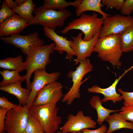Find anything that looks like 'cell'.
Instances as JSON below:
<instances>
[{
    "label": "cell",
    "mask_w": 133,
    "mask_h": 133,
    "mask_svg": "<svg viewBox=\"0 0 133 133\" xmlns=\"http://www.w3.org/2000/svg\"><path fill=\"white\" fill-rule=\"evenodd\" d=\"M94 52L102 61L108 62L119 68L122 63L120 59L123 52L119 34L111 35L99 37Z\"/></svg>",
    "instance_id": "6da1fadb"
},
{
    "label": "cell",
    "mask_w": 133,
    "mask_h": 133,
    "mask_svg": "<svg viewBox=\"0 0 133 133\" xmlns=\"http://www.w3.org/2000/svg\"><path fill=\"white\" fill-rule=\"evenodd\" d=\"M59 108L56 103L44 105H32L29 109L30 114L39 121L44 133H55L61 122V118L57 116Z\"/></svg>",
    "instance_id": "7a4b0ae2"
},
{
    "label": "cell",
    "mask_w": 133,
    "mask_h": 133,
    "mask_svg": "<svg viewBox=\"0 0 133 133\" xmlns=\"http://www.w3.org/2000/svg\"><path fill=\"white\" fill-rule=\"evenodd\" d=\"M55 46V43L44 45L26 56L24 63L27 73L22 77L26 81L27 88L29 87L31 77L35 71L38 69L46 70V66L51 62L50 56L54 52Z\"/></svg>",
    "instance_id": "3957f363"
},
{
    "label": "cell",
    "mask_w": 133,
    "mask_h": 133,
    "mask_svg": "<svg viewBox=\"0 0 133 133\" xmlns=\"http://www.w3.org/2000/svg\"><path fill=\"white\" fill-rule=\"evenodd\" d=\"M33 13L35 16L27 23L28 26L39 25L54 31L57 27L63 26L66 19L72 15L71 13L66 9L56 11L41 6L35 8Z\"/></svg>",
    "instance_id": "277c9868"
},
{
    "label": "cell",
    "mask_w": 133,
    "mask_h": 133,
    "mask_svg": "<svg viewBox=\"0 0 133 133\" xmlns=\"http://www.w3.org/2000/svg\"><path fill=\"white\" fill-rule=\"evenodd\" d=\"M103 20L102 18L98 17V14L95 12H94L92 15L83 13L79 18L74 19L69 23L60 32L63 34H65L71 30H79L84 35L83 40L89 41L91 40L96 33L101 29Z\"/></svg>",
    "instance_id": "5b68a950"
},
{
    "label": "cell",
    "mask_w": 133,
    "mask_h": 133,
    "mask_svg": "<svg viewBox=\"0 0 133 133\" xmlns=\"http://www.w3.org/2000/svg\"><path fill=\"white\" fill-rule=\"evenodd\" d=\"M93 68L90 60L86 58L80 63L75 70L69 72L67 77L72 79L73 84L68 91L63 96L61 100L62 102L70 105L75 99L80 98V86L88 78H86L83 81L82 80L86 74L93 70Z\"/></svg>",
    "instance_id": "8992f818"
},
{
    "label": "cell",
    "mask_w": 133,
    "mask_h": 133,
    "mask_svg": "<svg viewBox=\"0 0 133 133\" xmlns=\"http://www.w3.org/2000/svg\"><path fill=\"white\" fill-rule=\"evenodd\" d=\"M29 110L26 106L18 105L7 113L4 123L6 133H22L25 131L29 117Z\"/></svg>",
    "instance_id": "52a82bcc"
},
{
    "label": "cell",
    "mask_w": 133,
    "mask_h": 133,
    "mask_svg": "<svg viewBox=\"0 0 133 133\" xmlns=\"http://www.w3.org/2000/svg\"><path fill=\"white\" fill-rule=\"evenodd\" d=\"M38 33L35 32L26 35L17 34L5 37H0L4 42L11 44L20 49L24 54L28 55L39 47L44 45V41L38 37Z\"/></svg>",
    "instance_id": "ba28073f"
},
{
    "label": "cell",
    "mask_w": 133,
    "mask_h": 133,
    "mask_svg": "<svg viewBox=\"0 0 133 133\" xmlns=\"http://www.w3.org/2000/svg\"><path fill=\"white\" fill-rule=\"evenodd\" d=\"M133 26V17L120 15L110 16L104 20L99 37L111 35L119 34Z\"/></svg>",
    "instance_id": "9c48e42d"
},
{
    "label": "cell",
    "mask_w": 133,
    "mask_h": 133,
    "mask_svg": "<svg viewBox=\"0 0 133 133\" xmlns=\"http://www.w3.org/2000/svg\"><path fill=\"white\" fill-rule=\"evenodd\" d=\"M101 30V29H100ZM100 30L98 31L93 37L89 41H85L82 39L83 33H79L76 36H72L70 47L76 54L77 58L75 65H77L87 57H90L94 52V48L99 38Z\"/></svg>",
    "instance_id": "30bf717a"
},
{
    "label": "cell",
    "mask_w": 133,
    "mask_h": 133,
    "mask_svg": "<svg viewBox=\"0 0 133 133\" xmlns=\"http://www.w3.org/2000/svg\"><path fill=\"white\" fill-rule=\"evenodd\" d=\"M34 77L31 82L29 88L31 94L27 104L26 105L29 110L32 105L38 92L47 84L57 81L61 74L58 72L53 71L48 73L46 70L38 69L33 73Z\"/></svg>",
    "instance_id": "8fae6325"
},
{
    "label": "cell",
    "mask_w": 133,
    "mask_h": 133,
    "mask_svg": "<svg viewBox=\"0 0 133 133\" xmlns=\"http://www.w3.org/2000/svg\"><path fill=\"white\" fill-rule=\"evenodd\" d=\"M63 87L62 83L57 81L47 84L38 92L32 105L38 106L56 103L64 96Z\"/></svg>",
    "instance_id": "7c38bea8"
},
{
    "label": "cell",
    "mask_w": 133,
    "mask_h": 133,
    "mask_svg": "<svg viewBox=\"0 0 133 133\" xmlns=\"http://www.w3.org/2000/svg\"><path fill=\"white\" fill-rule=\"evenodd\" d=\"M67 120L60 128V131L65 133L72 132H80L84 129L95 128L96 123L88 116H85L82 110L79 111L75 115L70 114Z\"/></svg>",
    "instance_id": "4fadbf2b"
},
{
    "label": "cell",
    "mask_w": 133,
    "mask_h": 133,
    "mask_svg": "<svg viewBox=\"0 0 133 133\" xmlns=\"http://www.w3.org/2000/svg\"><path fill=\"white\" fill-rule=\"evenodd\" d=\"M27 22L19 15H14L0 25V36H8L19 34L27 26Z\"/></svg>",
    "instance_id": "5bb4252c"
},
{
    "label": "cell",
    "mask_w": 133,
    "mask_h": 133,
    "mask_svg": "<svg viewBox=\"0 0 133 133\" xmlns=\"http://www.w3.org/2000/svg\"><path fill=\"white\" fill-rule=\"evenodd\" d=\"M43 30L45 35L54 41L55 44L54 50L58 51L59 53L62 54L64 51L66 53V58L69 60H72L76 54L70 47L71 40H67L66 38L58 35L54 30L46 27H44Z\"/></svg>",
    "instance_id": "9a60e30c"
},
{
    "label": "cell",
    "mask_w": 133,
    "mask_h": 133,
    "mask_svg": "<svg viewBox=\"0 0 133 133\" xmlns=\"http://www.w3.org/2000/svg\"><path fill=\"white\" fill-rule=\"evenodd\" d=\"M130 69L125 71L124 73L120 76L118 79L116 78L112 84L106 88H102L96 85H94L88 88L87 91L88 93H96L102 94L104 98L101 100L103 102H106L108 101H112L114 104L116 102L121 101L123 100L121 96L116 91V88L118 82L127 72L130 70Z\"/></svg>",
    "instance_id": "2e32d148"
},
{
    "label": "cell",
    "mask_w": 133,
    "mask_h": 133,
    "mask_svg": "<svg viewBox=\"0 0 133 133\" xmlns=\"http://www.w3.org/2000/svg\"><path fill=\"white\" fill-rule=\"evenodd\" d=\"M22 82L19 81L5 86L0 87V90L15 96L18 100L19 105L25 106L28 102L31 90L27 88L22 87L21 86Z\"/></svg>",
    "instance_id": "e0dca14e"
},
{
    "label": "cell",
    "mask_w": 133,
    "mask_h": 133,
    "mask_svg": "<svg viewBox=\"0 0 133 133\" xmlns=\"http://www.w3.org/2000/svg\"><path fill=\"white\" fill-rule=\"evenodd\" d=\"M101 1V0H82L76 8L75 11L76 15L79 17L85 11H93L101 14L102 16V18L104 20L110 15L102 10L101 7L104 5Z\"/></svg>",
    "instance_id": "ac0fdd59"
},
{
    "label": "cell",
    "mask_w": 133,
    "mask_h": 133,
    "mask_svg": "<svg viewBox=\"0 0 133 133\" xmlns=\"http://www.w3.org/2000/svg\"><path fill=\"white\" fill-rule=\"evenodd\" d=\"M109 124V128L105 133H111L113 131L122 128L133 130V123L128 122L124 120L119 113H114L109 115L105 120Z\"/></svg>",
    "instance_id": "d6986e66"
},
{
    "label": "cell",
    "mask_w": 133,
    "mask_h": 133,
    "mask_svg": "<svg viewBox=\"0 0 133 133\" xmlns=\"http://www.w3.org/2000/svg\"><path fill=\"white\" fill-rule=\"evenodd\" d=\"M89 103L91 106L97 111L98 115L97 122L100 125H102L103 121L110 113L120 111V110H112L105 108L102 105L103 102L97 96H93L90 100Z\"/></svg>",
    "instance_id": "ffe728a7"
},
{
    "label": "cell",
    "mask_w": 133,
    "mask_h": 133,
    "mask_svg": "<svg viewBox=\"0 0 133 133\" xmlns=\"http://www.w3.org/2000/svg\"><path fill=\"white\" fill-rule=\"evenodd\" d=\"M21 55L15 57H9L0 60V67L19 72L25 70L24 63Z\"/></svg>",
    "instance_id": "44dd1931"
},
{
    "label": "cell",
    "mask_w": 133,
    "mask_h": 133,
    "mask_svg": "<svg viewBox=\"0 0 133 133\" xmlns=\"http://www.w3.org/2000/svg\"><path fill=\"white\" fill-rule=\"evenodd\" d=\"M35 6L36 5L33 3L32 0H26L23 4L12 9V10L28 23L34 17L32 14Z\"/></svg>",
    "instance_id": "7402d4cb"
},
{
    "label": "cell",
    "mask_w": 133,
    "mask_h": 133,
    "mask_svg": "<svg viewBox=\"0 0 133 133\" xmlns=\"http://www.w3.org/2000/svg\"><path fill=\"white\" fill-rule=\"evenodd\" d=\"M82 1L76 0L73 1L67 2L65 0H44L43 6L46 8L61 11L65 10L66 7L70 6L76 8Z\"/></svg>",
    "instance_id": "603a6c76"
},
{
    "label": "cell",
    "mask_w": 133,
    "mask_h": 133,
    "mask_svg": "<svg viewBox=\"0 0 133 133\" xmlns=\"http://www.w3.org/2000/svg\"><path fill=\"white\" fill-rule=\"evenodd\" d=\"M19 72L15 70H4L0 71V73L3 78V80L0 83V86H5L19 81L23 82L24 79L20 76Z\"/></svg>",
    "instance_id": "cb8c5ba5"
},
{
    "label": "cell",
    "mask_w": 133,
    "mask_h": 133,
    "mask_svg": "<svg viewBox=\"0 0 133 133\" xmlns=\"http://www.w3.org/2000/svg\"><path fill=\"white\" fill-rule=\"evenodd\" d=\"M123 52H128L133 50V26L119 34Z\"/></svg>",
    "instance_id": "d4e9b609"
},
{
    "label": "cell",
    "mask_w": 133,
    "mask_h": 133,
    "mask_svg": "<svg viewBox=\"0 0 133 133\" xmlns=\"http://www.w3.org/2000/svg\"><path fill=\"white\" fill-rule=\"evenodd\" d=\"M25 132L27 133H44L38 121L30 114Z\"/></svg>",
    "instance_id": "484cf974"
},
{
    "label": "cell",
    "mask_w": 133,
    "mask_h": 133,
    "mask_svg": "<svg viewBox=\"0 0 133 133\" xmlns=\"http://www.w3.org/2000/svg\"><path fill=\"white\" fill-rule=\"evenodd\" d=\"M15 13L8 6L5 0L3 1L0 10V23L3 22L7 18L15 15Z\"/></svg>",
    "instance_id": "4316f807"
},
{
    "label": "cell",
    "mask_w": 133,
    "mask_h": 133,
    "mask_svg": "<svg viewBox=\"0 0 133 133\" xmlns=\"http://www.w3.org/2000/svg\"><path fill=\"white\" fill-rule=\"evenodd\" d=\"M119 112L122 118L126 121L133 122V106H123Z\"/></svg>",
    "instance_id": "83f0119b"
},
{
    "label": "cell",
    "mask_w": 133,
    "mask_h": 133,
    "mask_svg": "<svg viewBox=\"0 0 133 133\" xmlns=\"http://www.w3.org/2000/svg\"><path fill=\"white\" fill-rule=\"evenodd\" d=\"M125 0H103L102 3L106 7V10L114 8L117 10H120Z\"/></svg>",
    "instance_id": "f1b7e54d"
},
{
    "label": "cell",
    "mask_w": 133,
    "mask_h": 133,
    "mask_svg": "<svg viewBox=\"0 0 133 133\" xmlns=\"http://www.w3.org/2000/svg\"><path fill=\"white\" fill-rule=\"evenodd\" d=\"M117 90L122 94L121 97L124 100L123 103L124 106H133V92L124 91L121 88L118 89Z\"/></svg>",
    "instance_id": "f546056e"
},
{
    "label": "cell",
    "mask_w": 133,
    "mask_h": 133,
    "mask_svg": "<svg viewBox=\"0 0 133 133\" xmlns=\"http://www.w3.org/2000/svg\"><path fill=\"white\" fill-rule=\"evenodd\" d=\"M120 12L122 15L130 16L133 12V0H126L124 1Z\"/></svg>",
    "instance_id": "4dcf8cb0"
},
{
    "label": "cell",
    "mask_w": 133,
    "mask_h": 133,
    "mask_svg": "<svg viewBox=\"0 0 133 133\" xmlns=\"http://www.w3.org/2000/svg\"><path fill=\"white\" fill-rule=\"evenodd\" d=\"M18 105L15 104L8 101L5 97H0V108L6 109L10 110L17 107Z\"/></svg>",
    "instance_id": "1f68e13d"
},
{
    "label": "cell",
    "mask_w": 133,
    "mask_h": 133,
    "mask_svg": "<svg viewBox=\"0 0 133 133\" xmlns=\"http://www.w3.org/2000/svg\"><path fill=\"white\" fill-rule=\"evenodd\" d=\"M9 110L6 109L0 108V133H2L5 131L4 123L6 115Z\"/></svg>",
    "instance_id": "d6a6232c"
},
{
    "label": "cell",
    "mask_w": 133,
    "mask_h": 133,
    "mask_svg": "<svg viewBox=\"0 0 133 133\" xmlns=\"http://www.w3.org/2000/svg\"><path fill=\"white\" fill-rule=\"evenodd\" d=\"M107 131V128L105 125H102L99 128L94 130L88 129H83L81 131L82 133H104Z\"/></svg>",
    "instance_id": "836d02e7"
},
{
    "label": "cell",
    "mask_w": 133,
    "mask_h": 133,
    "mask_svg": "<svg viewBox=\"0 0 133 133\" xmlns=\"http://www.w3.org/2000/svg\"><path fill=\"white\" fill-rule=\"evenodd\" d=\"M8 6L12 9H14L18 6L17 3L12 0H5Z\"/></svg>",
    "instance_id": "e575fe53"
},
{
    "label": "cell",
    "mask_w": 133,
    "mask_h": 133,
    "mask_svg": "<svg viewBox=\"0 0 133 133\" xmlns=\"http://www.w3.org/2000/svg\"><path fill=\"white\" fill-rule=\"evenodd\" d=\"M25 0H16L15 1L18 6L23 4Z\"/></svg>",
    "instance_id": "d590c367"
},
{
    "label": "cell",
    "mask_w": 133,
    "mask_h": 133,
    "mask_svg": "<svg viewBox=\"0 0 133 133\" xmlns=\"http://www.w3.org/2000/svg\"><path fill=\"white\" fill-rule=\"evenodd\" d=\"M70 133H82L81 132H72Z\"/></svg>",
    "instance_id": "8d00e7d4"
},
{
    "label": "cell",
    "mask_w": 133,
    "mask_h": 133,
    "mask_svg": "<svg viewBox=\"0 0 133 133\" xmlns=\"http://www.w3.org/2000/svg\"><path fill=\"white\" fill-rule=\"evenodd\" d=\"M56 133H65L62 132L60 131H58Z\"/></svg>",
    "instance_id": "74e56055"
},
{
    "label": "cell",
    "mask_w": 133,
    "mask_h": 133,
    "mask_svg": "<svg viewBox=\"0 0 133 133\" xmlns=\"http://www.w3.org/2000/svg\"><path fill=\"white\" fill-rule=\"evenodd\" d=\"M2 133H6V132L5 131H4Z\"/></svg>",
    "instance_id": "f35d334b"
},
{
    "label": "cell",
    "mask_w": 133,
    "mask_h": 133,
    "mask_svg": "<svg viewBox=\"0 0 133 133\" xmlns=\"http://www.w3.org/2000/svg\"><path fill=\"white\" fill-rule=\"evenodd\" d=\"M27 133V132H24L23 133Z\"/></svg>",
    "instance_id": "ab89813d"
}]
</instances>
